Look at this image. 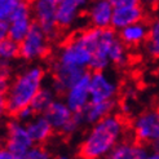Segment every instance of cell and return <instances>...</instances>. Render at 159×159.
I'll return each mask as SVG.
<instances>
[{
  "mask_svg": "<svg viewBox=\"0 0 159 159\" xmlns=\"http://www.w3.org/2000/svg\"><path fill=\"white\" fill-rule=\"evenodd\" d=\"M17 57H20V44L11 39H4L0 42V58L2 66H9Z\"/></svg>",
  "mask_w": 159,
  "mask_h": 159,
  "instance_id": "44dd1931",
  "label": "cell"
},
{
  "mask_svg": "<svg viewBox=\"0 0 159 159\" xmlns=\"http://www.w3.org/2000/svg\"><path fill=\"white\" fill-rule=\"evenodd\" d=\"M91 74L87 73L80 80H78L71 88L63 94V101L74 114H79L91 104L89 91Z\"/></svg>",
  "mask_w": 159,
  "mask_h": 159,
  "instance_id": "7c38bea8",
  "label": "cell"
},
{
  "mask_svg": "<svg viewBox=\"0 0 159 159\" xmlns=\"http://www.w3.org/2000/svg\"><path fill=\"white\" fill-rule=\"evenodd\" d=\"M0 159H22V157H20L17 154L9 152L8 149L3 148L2 150H0Z\"/></svg>",
  "mask_w": 159,
  "mask_h": 159,
  "instance_id": "d4e9b609",
  "label": "cell"
},
{
  "mask_svg": "<svg viewBox=\"0 0 159 159\" xmlns=\"http://www.w3.org/2000/svg\"><path fill=\"white\" fill-rule=\"evenodd\" d=\"M87 7L84 0H60L57 7V21L60 29L74 26Z\"/></svg>",
  "mask_w": 159,
  "mask_h": 159,
  "instance_id": "5bb4252c",
  "label": "cell"
},
{
  "mask_svg": "<svg viewBox=\"0 0 159 159\" xmlns=\"http://www.w3.org/2000/svg\"><path fill=\"white\" fill-rule=\"evenodd\" d=\"M127 123L119 114H111L101 122L89 127L78 148L82 159H105L125 140Z\"/></svg>",
  "mask_w": 159,
  "mask_h": 159,
  "instance_id": "6da1fadb",
  "label": "cell"
},
{
  "mask_svg": "<svg viewBox=\"0 0 159 159\" xmlns=\"http://www.w3.org/2000/svg\"><path fill=\"white\" fill-rule=\"evenodd\" d=\"M45 70L39 63H30L16 73L7 91L3 93V107L8 114L17 115L21 110L30 107L43 88Z\"/></svg>",
  "mask_w": 159,
  "mask_h": 159,
  "instance_id": "7a4b0ae2",
  "label": "cell"
},
{
  "mask_svg": "<svg viewBox=\"0 0 159 159\" xmlns=\"http://www.w3.org/2000/svg\"><path fill=\"white\" fill-rule=\"evenodd\" d=\"M44 115L49 120L53 131L62 134H73L82 127L75 114L69 109L63 100H56Z\"/></svg>",
  "mask_w": 159,
  "mask_h": 159,
  "instance_id": "ba28073f",
  "label": "cell"
},
{
  "mask_svg": "<svg viewBox=\"0 0 159 159\" xmlns=\"http://www.w3.org/2000/svg\"><path fill=\"white\" fill-rule=\"evenodd\" d=\"M146 152V148L137 141L124 140L105 159H142Z\"/></svg>",
  "mask_w": 159,
  "mask_h": 159,
  "instance_id": "ac0fdd59",
  "label": "cell"
},
{
  "mask_svg": "<svg viewBox=\"0 0 159 159\" xmlns=\"http://www.w3.org/2000/svg\"><path fill=\"white\" fill-rule=\"evenodd\" d=\"M26 127H27L30 137H31V140H33V142L35 145H43L44 142H47L51 139L52 133L54 132L49 120L43 114L35 115L26 124Z\"/></svg>",
  "mask_w": 159,
  "mask_h": 159,
  "instance_id": "e0dca14e",
  "label": "cell"
},
{
  "mask_svg": "<svg viewBox=\"0 0 159 159\" xmlns=\"http://www.w3.org/2000/svg\"><path fill=\"white\" fill-rule=\"evenodd\" d=\"M22 159H52V154L44 145H34L22 157Z\"/></svg>",
  "mask_w": 159,
  "mask_h": 159,
  "instance_id": "603a6c76",
  "label": "cell"
},
{
  "mask_svg": "<svg viewBox=\"0 0 159 159\" xmlns=\"http://www.w3.org/2000/svg\"><path fill=\"white\" fill-rule=\"evenodd\" d=\"M56 159H73V157H70L69 154H60L56 157Z\"/></svg>",
  "mask_w": 159,
  "mask_h": 159,
  "instance_id": "4316f807",
  "label": "cell"
},
{
  "mask_svg": "<svg viewBox=\"0 0 159 159\" xmlns=\"http://www.w3.org/2000/svg\"><path fill=\"white\" fill-rule=\"evenodd\" d=\"M145 52L149 57L155 60L159 58V16L150 23L149 38L145 43Z\"/></svg>",
  "mask_w": 159,
  "mask_h": 159,
  "instance_id": "ffe728a7",
  "label": "cell"
},
{
  "mask_svg": "<svg viewBox=\"0 0 159 159\" xmlns=\"http://www.w3.org/2000/svg\"><path fill=\"white\" fill-rule=\"evenodd\" d=\"M114 14L111 27L120 31L131 25L144 21L145 9L137 0H114Z\"/></svg>",
  "mask_w": 159,
  "mask_h": 159,
  "instance_id": "52a82bcc",
  "label": "cell"
},
{
  "mask_svg": "<svg viewBox=\"0 0 159 159\" xmlns=\"http://www.w3.org/2000/svg\"><path fill=\"white\" fill-rule=\"evenodd\" d=\"M35 144L31 140L27 127L18 119H11L5 125L4 148L9 152L23 157Z\"/></svg>",
  "mask_w": 159,
  "mask_h": 159,
  "instance_id": "9c48e42d",
  "label": "cell"
},
{
  "mask_svg": "<svg viewBox=\"0 0 159 159\" xmlns=\"http://www.w3.org/2000/svg\"><path fill=\"white\" fill-rule=\"evenodd\" d=\"M114 5L109 0H97L93 2L87 9V20L91 27L94 29H110L113 22Z\"/></svg>",
  "mask_w": 159,
  "mask_h": 159,
  "instance_id": "4fadbf2b",
  "label": "cell"
},
{
  "mask_svg": "<svg viewBox=\"0 0 159 159\" xmlns=\"http://www.w3.org/2000/svg\"><path fill=\"white\" fill-rule=\"evenodd\" d=\"M157 9H158V12H159V2L157 3Z\"/></svg>",
  "mask_w": 159,
  "mask_h": 159,
  "instance_id": "83f0119b",
  "label": "cell"
},
{
  "mask_svg": "<svg viewBox=\"0 0 159 159\" xmlns=\"http://www.w3.org/2000/svg\"><path fill=\"white\" fill-rule=\"evenodd\" d=\"M116 102H91L82 113L75 114L80 125H93L114 114Z\"/></svg>",
  "mask_w": 159,
  "mask_h": 159,
  "instance_id": "9a60e30c",
  "label": "cell"
},
{
  "mask_svg": "<svg viewBox=\"0 0 159 159\" xmlns=\"http://www.w3.org/2000/svg\"><path fill=\"white\" fill-rule=\"evenodd\" d=\"M51 39L47 34L35 25L30 30L27 36L20 43V57L26 62H36L43 60L49 52Z\"/></svg>",
  "mask_w": 159,
  "mask_h": 159,
  "instance_id": "5b68a950",
  "label": "cell"
},
{
  "mask_svg": "<svg viewBox=\"0 0 159 159\" xmlns=\"http://www.w3.org/2000/svg\"><path fill=\"white\" fill-rule=\"evenodd\" d=\"M89 91L91 102H116L119 85L114 75L107 71H96L91 74Z\"/></svg>",
  "mask_w": 159,
  "mask_h": 159,
  "instance_id": "30bf717a",
  "label": "cell"
},
{
  "mask_svg": "<svg viewBox=\"0 0 159 159\" xmlns=\"http://www.w3.org/2000/svg\"><path fill=\"white\" fill-rule=\"evenodd\" d=\"M35 115H38V114H35V111L33 110V107H26V109H23V110H21L20 113L16 115V119H18L20 122H22V123H25V124H27L31 119H33Z\"/></svg>",
  "mask_w": 159,
  "mask_h": 159,
  "instance_id": "cb8c5ba5",
  "label": "cell"
},
{
  "mask_svg": "<svg viewBox=\"0 0 159 159\" xmlns=\"http://www.w3.org/2000/svg\"><path fill=\"white\" fill-rule=\"evenodd\" d=\"M131 132L134 141L159 152V107L145 110L134 116Z\"/></svg>",
  "mask_w": 159,
  "mask_h": 159,
  "instance_id": "277c9868",
  "label": "cell"
},
{
  "mask_svg": "<svg viewBox=\"0 0 159 159\" xmlns=\"http://www.w3.org/2000/svg\"><path fill=\"white\" fill-rule=\"evenodd\" d=\"M142 159H159V152L155 150H148L145 155L142 157Z\"/></svg>",
  "mask_w": 159,
  "mask_h": 159,
  "instance_id": "484cf974",
  "label": "cell"
},
{
  "mask_svg": "<svg viewBox=\"0 0 159 159\" xmlns=\"http://www.w3.org/2000/svg\"><path fill=\"white\" fill-rule=\"evenodd\" d=\"M20 3V0H2L0 2V22L9 21Z\"/></svg>",
  "mask_w": 159,
  "mask_h": 159,
  "instance_id": "7402d4cb",
  "label": "cell"
},
{
  "mask_svg": "<svg viewBox=\"0 0 159 159\" xmlns=\"http://www.w3.org/2000/svg\"><path fill=\"white\" fill-rule=\"evenodd\" d=\"M92 57L91 49L75 34L57 49L52 65L87 73V69L91 67Z\"/></svg>",
  "mask_w": 159,
  "mask_h": 159,
  "instance_id": "3957f363",
  "label": "cell"
},
{
  "mask_svg": "<svg viewBox=\"0 0 159 159\" xmlns=\"http://www.w3.org/2000/svg\"><path fill=\"white\" fill-rule=\"evenodd\" d=\"M149 30L150 25H148L145 21H141L120 30L118 35L127 48H137L146 43L149 38Z\"/></svg>",
  "mask_w": 159,
  "mask_h": 159,
  "instance_id": "2e32d148",
  "label": "cell"
},
{
  "mask_svg": "<svg viewBox=\"0 0 159 159\" xmlns=\"http://www.w3.org/2000/svg\"><path fill=\"white\" fill-rule=\"evenodd\" d=\"M57 7L58 2L56 0H36L31 4L34 22L51 40L56 39L60 33V26L57 21Z\"/></svg>",
  "mask_w": 159,
  "mask_h": 159,
  "instance_id": "8992f818",
  "label": "cell"
},
{
  "mask_svg": "<svg viewBox=\"0 0 159 159\" xmlns=\"http://www.w3.org/2000/svg\"><path fill=\"white\" fill-rule=\"evenodd\" d=\"M56 93L52 87H43L40 92L38 93V96L31 104V107L35 111V114H45L48 109L53 105V102L57 100L56 98Z\"/></svg>",
  "mask_w": 159,
  "mask_h": 159,
  "instance_id": "d6986e66",
  "label": "cell"
},
{
  "mask_svg": "<svg viewBox=\"0 0 159 159\" xmlns=\"http://www.w3.org/2000/svg\"><path fill=\"white\" fill-rule=\"evenodd\" d=\"M8 23H9L8 39L20 44L27 36V34L30 33V30L33 29L35 23L31 5L25 2H21L11 20L8 21Z\"/></svg>",
  "mask_w": 159,
  "mask_h": 159,
  "instance_id": "8fae6325",
  "label": "cell"
}]
</instances>
